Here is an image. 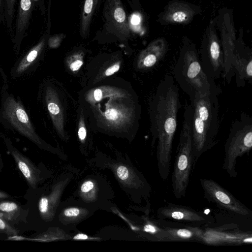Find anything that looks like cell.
<instances>
[{"instance_id":"6da1fadb","label":"cell","mask_w":252,"mask_h":252,"mask_svg":"<svg viewBox=\"0 0 252 252\" xmlns=\"http://www.w3.org/2000/svg\"><path fill=\"white\" fill-rule=\"evenodd\" d=\"M179 89L173 77L160 81L152 104L154 144L158 141L157 158L160 177L166 181L170 171L172 145L181 108Z\"/></svg>"},{"instance_id":"7a4b0ae2","label":"cell","mask_w":252,"mask_h":252,"mask_svg":"<svg viewBox=\"0 0 252 252\" xmlns=\"http://www.w3.org/2000/svg\"><path fill=\"white\" fill-rule=\"evenodd\" d=\"M217 94L199 96L190 101L193 154L195 165L204 153L218 143L219 104Z\"/></svg>"},{"instance_id":"3957f363","label":"cell","mask_w":252,"mask_h":252,"mask_svg":"<svg viewBox=\"0 0 252 252\" xmlns=\"http://www.w3.org/2000/svg\"><path fill=\"white\" fill-rule=\"evenodd\" d=\"M172 77L176 82L189 97L190 101L195 97L217 94L221 90L203 70L194 47L185 46L172 70Z\"/></svg>"},{"instance_id":"277c9868","label":"cell","mask_w":252,"mask_h":252,"mask_svg":"<svg viewBox=\"0 0 252 252\" xmlns=\"http://www.w3.org/2000/svg\"><path fill=\"white\" fill-rule=\"evenodd\" d=\"M191 106L186 102L171 177L172 191L177 199L185 196L190 175L195 166L191 137Z\"/></svg>"},{"instance_id":"5b68a950","label":"cell","mask_w":252,"mask_h":252,"mask_svg":"<svg viewBox=\"0 0 252 252\" xmlns=\"http://www.w3.org/2000/svg\"><path fill=\"white\" fill-rule=\"evenodd\" d=\"M252 148V117L243 112L233 121L224 144L223 169L231 178L238 175L237 158L248 154Z\"/></svg>"},{"instance_id":"8992f818","label":"cell","mask_w":252,"mask_h":252,"mask_svg":"<svg viewBox=\"0 0 252 252\" xmlns=\"http://www.w3.org/2000/svg\"><path fill=\"white\" fill-rule=\"evenodd\" d=\"M8 87L2 91L0 100V122L8 129L15 130L37 145L40 140L21 101L9 93Z\"/></svg>"},{"instance_id":"52a82bcc","label":"cell","mask_w":252,"mask_h":252,"mask_svg":"<svg viewBox=\"0 0 252 252\" xmlns=\"http://www.w3.org/2000/svg\"><path fill=\"white\" fill-rule=\"evenodd\" d=\"M204 198L220 209L237 217L251 218L252 211L214 180L201 179Z\"/></svg>"},{"instance_id":"ba28073f","label":"cell","mask_w":252,"mask_h":252,"mask_svg":"<svg viewBox=\"0 0 252 252\" xmlns=\"http://www.w3.org/2000/svg\"><path fill=\"white\" fill-rule=\"evenodd\" d=\"M159 220L183 226L202 227L214 222L212 216L188 206L168 203L157 210Z\"/></svg>"},{"instance_id":"9c48e42d","label":"cell","mask_w":252,"mask_h":252,"mask_svg":"<svg viewBox=\"0 0 252 252\" xmlns=\"http://www.w3.org/2000/svg\"><path fill=\"white\" fill-rule=\"evenodd\" d=\"M201 53L199 61L206 74L214 80L219 79L223 70V53L217 36L212 29Z\"/></svg>"},{"instance_id":"30bf717a","label":"cell","mask_w":252,"mask_h":252,"mask_svg":"<svg viewBox=\"0 0 252 252\" xmlns=\"http://www.w3.org/2000/svg\"><path fill=\"white\" fill-rule=\"evenodd\" d=\"M103 15L108 31L120 37H127L130 29L121 0H106Z\"/></svg>"},{"instance_id":"8fae6325","label":"cell","mask_w":252,"mask_h":252,"mask_svg":"<svg viewBox=\"0 0 252 252\" xmlns=\"http://www.w3.org/2000/svg\"><path fill=\"white\" fill-rule=\"evenodd\" d=\"M201 242L212 245L251 244L252 234L228 232L225 228H202Z\"/></svg>"},{"instance_id":"7c38bea8","label":"cell","mask_w":252,"mask_h":252,"mask_svg":"<svg viewBox=\"0 0 252 252\" xmlns=\"http://www.w3.org/2000/svg\"><path fill=\"white\" fill-rule=\"evenodd\" d=\"M231 67L233 74L236 76V83L237 87H244L247 82L252 83L251 53H243L235 48L232 57Z\"/></svg>"},{"instance_id":"4fadbf2b","label":"cell","mask_w":252,"mask_h":252,"mask_svg":"<svg viewBox=\"0 0 252 252\" xmlns=\"http://www.w3.org/2000/svg\"><path fill=\"white\" fill-rule=\"evenodd\" d=\"M161 225V224H160ZM165 233L164 241L200 242L202 227L183 226L175 223L161 225Z\"/></svg>"},{"instance_id":"5bb4252c","label":"cell","mask_w":252,"mask_h":252,"mask_svg":"<svg viewBox=\"0 0 252 252\" xmlns=\"http://www.w3.org/2000/svg\"><path fill=\"white\" fill-rule=\"evenodd\" d=\"M7 149L10 151L17 165L27 180L29 185L33 188L35 187L38 182V173L37 169L29 159L22 154L12 144L10 139L1 133Z\"/></svg>"},{"instance_id":"9a60e30c","label":"cell","mask_w":252,"mask_h":252,"mask_svg":"<svg viewBox=\"0 0 252 252\" xmlns=\"http://www.w3.org/2000/svg\"><path fill=\"white\" fill-rule=\"evenodd\" d=\"M194 13V11L189 4L176 1L168 5L162 19L168 23L187 24L192 19Z\"/></svg>"},{"instance_id":"2e32d148","label":"cell","mask_w":252,"mask_h":252,"mask_svg":"<svg viewBox=\"0 0 252 252\" xmlns=\"http://www.w3.org/2000/svg\"><path fill=\"white\" fill-rule=\"evenodd\" d=\"M32 9V0H20L14 37L15 47L17 52L28 27Z\"/></svg>"},{"instance_id":"e0dca14e","label":"cell","mask_w":252,"mask_h":252,"mask_svg":"<svg viewBox=\"0 0 252 252\" xmlns=\"http://www.w3.org/2000/svg\"><path fill=\"white\" fill-rule=\"evenodd\" d=\"M168 49L166 40L163 38L153 41L143 52L142 63L146 68H151L160 62Z\"/></svg>"},{"instance_id":"ac0fdd59","label":"cell","mask_w":252,"mask_h":252,"mask_svg":"<svg viewBox=\"0 0 252 252\" xmlns=\"http://www.w3.org/2000/svg\"><path fill=\"white\" fill-rule=\"evenodd\" d=\"M45 36L33 47L12 68L11 74L13 77L17 78L23 75L33 65L44 45Z\"/></svg>"},{"instance_id":"d6986e66","label":"cell","mask_w":252,"mask_h":252,"mask_svg":"<svg viewBox=\"0 0 252 252\" xmlns=\"http://www.w3.org/2000/svg\"><path fill=\"white\" fill-rule=\"evenodd\" d=\"M98 0H85L80 22V33L83 37L86 36L89 33L92 19Z\"/></svg>"},{"instance_id":"ffe728a7","label":"cell","mask_w":252,"mask_h":252,"mask_svg":"<svg viewBox=\"0 0 252 252\" xmlns=\"http://www.w3.org/2000/svg\"><path fill=\"white\" fill-rule=\"evenodd\" d=\"M18 205L13 202L4 201L0 203V211L5 215H11L18 210Z\"/></svg>"},{"instance_id":"44dd1931","label":"cell","mask_w":252,"mask_h":252,"mask_svg":"<svg viewBox=\"0 0 252 252\" xmlns=\"http://www.w3.org/2000/svg\"><path fill=\"white\" fill-rule=\"evenodd\" d=\"M15 0H5V17L8 28H11Z\"/></svg>"},{"instance_id":"7402d4cb","label":"cell","mask_w":252,"mask_h":252,"mask_svg":"<svg viewBox=\"0 0 252 252\" xmlns=\"http://www.w3.org/2000/svg\"><path fill=\"white\" fill-rule=\"evenodd\" d=\"M117 174L121 180H126L128 177L129 171L126 166L121 165L117 168Z\"/></svg>"},{"instance_id":"603a6c76","label":"cell","mask_w":252,"mask_h":252,"mask_svg":"<svg viewBox=\"0 0 252 252\" xmlns=\"http://www.w3.org/2000/svg\"><path fill=\"white\" fill-rule=\"evenodd\" d=\"M105 115L107 119L115 121L118 119L119 113L116 109H110L105 111Z\"/></svg>"},{"instance_id":"cb8c5ba5","label":"cell","mask_w":252,"mask_h":252,"mask_svg":"<svg viewBox=\"0 0 252 252\" xmlns=\"http://www.w3.org/2000/svg\"><path fill=\"white\" fill-rule=\"evenodd\" d=\"M0 229L8 234H15V231L9 226L6 222L0 217Z\"/></svg>"},{"instance_id":"d4e9b609","label":"cell","mask_w":252,"mask_h":252,"mask_svg":"<svg viewBox=\"0 0 252 252\" xmlns=\"http://www.w3.org/2000/svg\"><path fill=\"white\" fill-rule=\"evenodd\" d=\"M80 214V210L76 208H70L64 211V215L66 217H76Z\"/></svg>"},{"instance_id":"484cf974","label":"cell","mask_w":252,"mask_h":252,"mask_svg":"<svg viewBox=\"0 0 252 252\" xmlns=\"http://www.w3.org/2000/svg\"><path fill=\"white\" fill-rule=\"evenodd\" d=\"M47 108L49 112L53 115H57L60 112L59 106L53 102H49Z\"/></svg>"},{"instance_id":"4316f807","label":"cell","mask_w":252,"mask_h":252,"mask_svg":"<svg viewBox=\"0 0 252 252\" xmlns=\"http://www.w3.org/2000/svg\"><path fill=\"white\" fill-rule=\"evenodd\" d=\"M94 187L93 182L88 181L84 182L81 187V190L83 192H87L92 190Z\"/></svg>"},{"instance_id":"83f0119b","label":"cell","mask_w":252,"mask_h":252,"mask_svg":"<svg viewBox=\"0 0 252 252\" xmlns=\"http://www.w3.org/2000/svg\"><path fill=\"white\" fill-rule=\"evenodd\" d=\"M120 66L119 64H116L109 68H108L105 71L106 76H110L117 72L119 69Z\"/></svg>"},{"instance_id":"f1b7e54d","label":"cell","mask_w":252,"mask_h":252,"mask_svg":"<svg viewBox=\"0 0 252 252\" xmlns=\"http://www.w3.org/2000/svg\"><path fill=\"white\" fill-rule=\"evenodd\" d=\"M83 63L80 60H77L71 63L70 69L73 71H76L80 68L82 65Z\"/></svg>"},{"instance_id":"f546056e","label":"cell","mask_w":252,"mask_h":252,"mask_svg":"<svg viewBox=\"0 0 252 252\" xmlns=\"http://www.w3.org/2000/svg\"><path fill=\"white\" fill-rule=\"evenodd\" d=\"M86 135V131L84 127H80L78 130V136L81 140H84Z\"/></svg>"},{"instance_id":"4dcf8cb0","label":"cell","mask_w":252,"mask_h":252,"mask_svg":"<svg viewBox=\"0 0 252 252\" xmlns=\"http://www.w3.org/2000/svg\"><path fill=\"white\" fill-rule=\"evenodd\" d=\"M94 97L96 101L100 100L102 97V92L100 89H96L94 92Z\"/></svg>"},{"instance_id":"1f68e13d","label":"cell","mask_w":252,"mask_h":252,"mask_svg":"<svg viewBox=\"0 0 252 252\" xmlns=\"http://www.w3.org/2000/svg\"><path fill=\"white\" fill-rule=\"evenodd\" d=\"M74 239H81V240H86L88 239V236L86 234L80 233L74 237Z\"/></svg>"},{"instance_id":"d6a6232c","label":"cell","mask_w":252,"mask_h":252,"mask_svg":"<svg viewBox=\"0 0 252 252\" xmlns=\"http://www.w3.org/2000/svg\"><path fill=\"white\" fill-rule=\"evenodd\" d=\"M7 196H8L7 194H6V193H5L3 192L0 191V198H6V197H7Z\"/></svg>"},{"instance_id":"836d02e7","label":"cell","mask_w":252,"mask_h":252,"mask_svg":"<svg viewBox=\"0 0 252 252\" xmlns=\"http://www.w3.org/2000/svg\"><path fill=\"white\" fill-rule=\"evenodd\" d=\"M6 88H7V87H6ZM4 89H0V98H1V94H2V90Z\"/></svg>"},{"instance_id":"e575fe53","label":"cell","mask_w":252,"mask_h":252,"mask_svg":"<svg viewBox=\"0 0 252 252\" xmlns=\"http://www.w3.org/2000/svg\"><path fill=\"white\" fill-rule=\"evenodd\" d=\"M1 2H2V0H0V5H1Z\"/></svg>"}]
</instances>
